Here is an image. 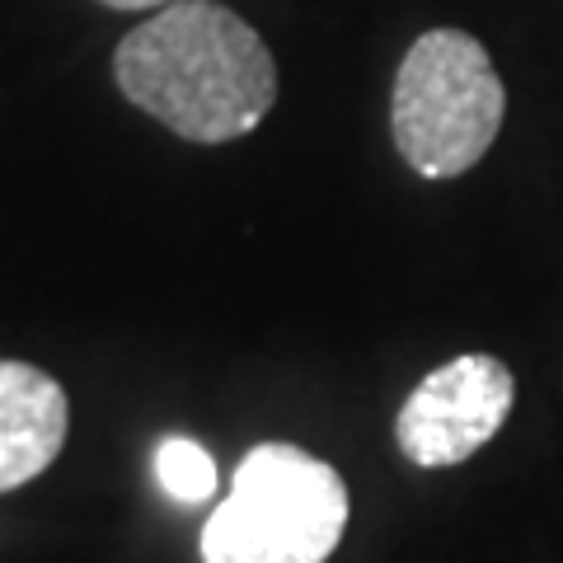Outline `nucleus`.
<instances>
[{"label":"nucleus","mask_w":563,"mask_h":563,"mask_svg":"<svg viewBox=\"0 0 563 563\" xmlns=\"http://www.w3.org/2000/svg\"><path fill=\"white\" fill-rule=\"evenodd\" d=\"M512 404V366L488 352H465V357H451L446 366L428 372L409 390L395 418V442L404 461H413L418 470L461 465L503 432Z\"/></svg>","instance_id":"nucleus-4"},{"label":"nucleus","mask_w":563,"mask_h":563,"mask_svg":"<svg viewBox=\"0 0 563 563\" xmlns=\"http://www.w3.org/2000/svg\"><path fill=\"white\" fill-rule=\"evenodd\" d=\"M155 474H161L165 493H174L179 503H207L217 493V465L188 437H165L161 451H155Z\"/></svg>","instance_id":"nucleus-6"},{"label":"nucleus","mask_w":563,"mask_h":563,"mask_svg":"<svg viewBox=\"0 0 563 563\" xmlns=\"http://www.w3.org/2000/svg\"><path fill=\"white\" fill-rule=\"evenodd\" d=\"M113 70L141 113L202 146L250 136L277 103L268 43L217 0L155 10L118 43Z\"/></svg>","instance_id":"nucleus-1"},{"label":"nucleus","mask_w":563,"mask_h":563,"mask_svg":"<svg viewBox=\"0 0 563 563\" xmlns=\"http://www.w3.org/2000/svg\"><path fill=\"white\" fill-rule=\"evenodd\" d=\"M347 484L320 455L263 442L202 526V563H324L347 531Z\"/></svg>","instance_id":"nucleus-2"},{"label":"nucleus","mask_w":563,"mask_h":563,"mask_svg":"<svg viewBox=\"0 0 563 563\" xmlns=\"http://www.w3.org/2000/svg\"><path fill=\"white\" fill-rule=\"evenodd\" d=\"M109 10H165V5H179V0H103Z\"/></svg>","instance_id":"nucleus-7"},{"label":"nucleus","mask_w":563,"mask_h":563,"mask_svg":"<svg viewBox=\"0 0 563 563\" xmlns=\"http://www.w3.org/2000/svg\"><path fill=\"white\" fill-rule=\"evenodd\" d=\"M66 390L29 362L0 357V493L20 488L66 446Z\"/></svg>","instance_id":"nucleus-5"},{"label":"nucleus","mask_w":563,"mask_h":563,"mask_svg":"<svg viewBox=\"0 0 563 563\" xmlns=\"http://www.w3.org/2000/svg\"><path fill=\"white\" fill-rule=\"evenodd\" d=\"M507 90L488 47L461 29H428L404 52L390 132L404 165L422 179H455L498 141Z\"/></svg>","instance_id":"nucleus-3"}]
</instances>
